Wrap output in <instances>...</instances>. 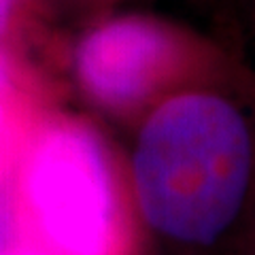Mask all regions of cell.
<instances>
[{"label": "cell", "instance_id": "6", "mask_svg": "<svg viewBox=\"0 0 255 255\" xmlns=\"http://www.w3.org/2000/svg\"><path fill=\"white\" fill-rule=\"evenodd\" d=\"M0 126H2V102H0Z\"/></svg>", "mask_w": 255, "mask_h": 255}, {"label": "cell", "instance_id": "7", "mask_svg": "<svg viewBox=\"0 0 255 255\" xmlns=\"http://www.w3.org/2000/svg\"><path fill=\"white\" fill-rule=\"evenodd\" d=\"M19 255H38V253H19Z\"/></svg>", "mask_w": 255, "mask_h": 255}, {"label": "cell", "instance_id": "3", "mask_svg": "<svg viewBox=\"0 0 255 255\" xmlns=\"http://www.w3.org/2000/svg\"><path fill=\"white\" fill-rule=\"evenodd\" d=\"M185 60L179 38L145 17H119L87 34L75 55L83 90L109 109L145 102Z\"/></svg>", "mask_w": 255, "mask_h": 255}, {"label": "cell", "instance_id": "5", "mask_svg": "<svg viewBox=\"0 0 255 255\" xmlns=\"http://www.w3.org/2000/svg\"><path fill=\"white\" fill-rule=\"evenodd\" d=\"M6 247H9V226H6V219L0 211V255H9Z\"/></svg>", "mask_w": 255, "mask_h": 255}, {"label": "cell", "instance_id": "1", "mask_svg": "<svg viewBox=\"0 0 255 255\" xmlns=\"http://www.w3.org/2000/svg\"><path fill=\"white\" fill-rule=\"evenodd\" d=\"M132 183L140 219L157 238L189 249L217 245L251 198V122L215 90L172 92L140 126Z\"/></svg>", "mask_w": 255, "mask_h": 255}, {"label": "cell", "instance_id": "2", "mask_svg": "<svg viewBox=\"0 0 255 255\" xmlns=\"http://www.w3.org/2000/svg\"><path fill=\"white\" fill-rule=\"evenodd\" d=\"M23 204L53 255H115L119 204L105 151L87 130L55 126L23 164Z\"/></svg>", "mask_w": 255, "mask_h": 255}, {"label": "cell", "instance_id": "4", "mask_svg": "<svg viewBox=\"0 0 255 255\" xmlns=\"http://www.w3.org/2000/svg\"><path fill=\"white\" fill-rule=\"evenodd\" d=\"M15 4H17V0H0V34L9 26Z\"/></svg>", "mask_w": 255, "mask_h": 255}]
</instances>
